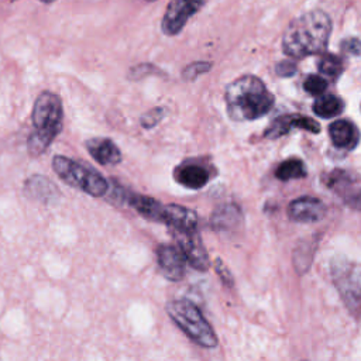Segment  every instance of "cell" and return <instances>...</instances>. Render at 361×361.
<instances>
[{"instance_id": "16", "label": "cell", "mask_w": 361, "mask_h": 361, "mask_svg": "<svg viewBox=\"0 0 361 361\" xmlns=\"http://www.w3.org/2000/svg\"><path fill=\"white\" fill-rule=\"evenodd\" d=\"M275 175L281 180L299 179L306 175V168L300 159L292 158V159H286V161L281 162L275 171Z\"/></svg>"}, {"instance_id": "22", "label": "cell", "mask_w": 361, "mask_h": 361, "mask_svg": "<svg viewBox=\"0 0 361 361\" xmlns=\"http://www.w3.org/2000/svg\"><path fill=\"white\" fill-rule=\"evenodd\" d=\"M296 71V66L295 63L289 62V61H283L281 63L276 65V72L281 75V76H290L293 75Z\"/></svg>"}, {"instance_id": "7", "label": "cell", "mask_w": 361, "mask_h": 361, "mask_svg": "<svg viewBox=\"0 0 361 361\" xmlns=\"http://www.w3.org/2000/svg\"><path fill=\"white\" fill-rule=\"evenodd\" d=\"M172 231L186 262L199 271H206L209 268V257L196 231Z\"/></svg>"}, {"instance_id": "8", "label": "cell", "mask_w": 361, "mask_h": 361, "mask_svg": "<svg viewBox=\"0 0 361 361\" xmlns=\"http://www.w3.org/2000/svg\"><path fill=\"white\" fill-rule=\"evenodd\" d=\"M158 265L165 278L171 281H179L185 275V257L180 252L179 247L173 245H161L157 250Z\"/></svg>"}, {"instance_id": "14", "label": "cell", "mask_w": 361, "mask_h": 361, "mask_svg": "<svg viewBox=\"0 0 361 361\" xmlns=\"http://www.w3.org/2000/svg\"><path fill=\"white\" fill-rule=\"evenodd\" d=\"M175 179L189 189H200L209 180V172L200 165L188 164L175 171Z\"/></svg>"}, {"instance_id": "12", "label": "cell", "mask_w": 361, "mask_h": 361, "mask_svg": "<svg viewBox=\"0 0 361 361\" xmlns=\"http://www.w3.org/2000/svg\"><path fill=\"white\" fill-rule=\"evenodd\" d=\"M24 192L28 197L41 200L42 203L54 202L59 196L58 188L48 178L41 175H34L28 178L24 185Z\"/></svg>"}, {"instance_id": "10", "label": "cell", "mask_w": 361, "mask_h": 361, "mask_svg": "<svg viewBox=\"0 0 361 361\" xmlns=\"http://www.w3.org/2000/svg\"><path fill=\"white\" fill-rule=\"evenodd\" d=\"M162 223H166L172 230L196 231L197 216L190 209H186L178 204H168V206H164Z\"/></svg>"}, {"instance_id": "1", "label": "cell", "mask_w": 361, "mask_h": 361, "mask_svg": "<svg viewBox=\"0 0 361 361\" xmlns=\"http://www.w3.org/2000/svg\"><path fill=\"white\" fill-rule=\"evenodd\" d=\"M331 32V21L324 11H307L286 27L282 37L283 52L293 58H303L326 49Z\"/></svg>"}, {"instance_id": "21", "label": "cell", "mask_w": 361, "mask_h": 361, "mask_svg": "<svg viewBox=\"0 0 361 361\" xmlns=\"http://www.w3.org/2000/svg\"><path fill=\"white\" fill-rule=\"evenodd\" d=\"M161 116H162V113H161V110H159V109H155V110L148 111V113H147V114H144V116H142V118H141V124H142V127L149 128V127L155 126V124L159 121Z\"/></svg>"}, {"instance_id": "15", "label": "cell", "mask_w": 361, "mask_h": 361, "mask_svg": "<svg viewBox=\"0 0 361 361\" xmlns=\"http://www.w3.org/2000/svg\"><path fill=\"white\" fill-rule=\"evenodd\" d=\"M343 107L344 104L341 99L333 94H324L316 99V102L313 103V111L323 118H330L340 114L343 111Z\"/></svg>"}, {"instance_id": "11", "label": "cell", "mask_w": 361, "mask_h": 361, "mask_svg": "<svg viewBox=\"0 0 361 361\" xmlns=\"http://www.w3.org/2000/svg\"><path fill=\"white\" fill-rule=\"evenodd\" d=\"M87 152L100 165H116L121 161L118 147L109 138H92L86 141Z\"/></svg>"}, {"instance_id": "3", "label": "cell", "mask_w": 361, "mask_h": 361, "mask_svg": "<svg viewBox=\"0 0 361 361\" xmlns=\"http://www.w3.org/2000/svg\"><path fill=\"white\" fill-rule=\"evenodd\" d=\"M32 131L27 140L31 157L42 155L62 128L63 109L61 97L52 92L39 93L32 107Z\"/></svg>"}, {"instance_id": "4", "label": "cell", "mask_w": 361, "mask_h": 361, "mask_svg": "<svg viewBox=\"0 0 361 361\" xmlns=\"http://www.w3.org/2000/svg\"><path fill=\"white\" fill-rule=\"evenodd\" d=\"M52 169L65 183L93 197L104 196L109 192V182L104 176L68 157L55 155Z\"/></svg>"}, {"instance_id": "2", "label": "cell", "mask_w": 361, "mask_h": 361, "mask_svg": "<svg viewBox=\"0 0 361 361\" xmlns=\"http://www.w3.org/2000/svg\"><path fill=\"white\" fill-rule=\"evenodd\" d=\"M226 104L231 118L248 121L265 116L274 106V96L258 78L245 75L227 86Z\"/></svg>"}, {"instance_id": "20", "label": "cell", "mask_w": 361, "mask_h": 361, "mask_svg": "<svg viewBox=\"0 0 361 361\" xmlns=\"http://www.w3.org/2000/svg\"><path fill=\"white\" fill-rule=\"evenodd\" d=\"M341 49L350 55H360L361 54V41L357 38L344 39L341 44Z\"/></svg>"}, {"instance_id": "17", "label": "cell", "mask_w": 361, "mask_h": 361, "mask_svg": "<svg viewBox=\"0 0 361 361\" xmlns=\"http://www.w3.org/2000/svg\"><path fill=\"white\" fill-rule=\"evenodd\" d=\"M319 71L330 78H337L343 71L341 59L336 55H324L319 61Z\"/></svg>"}, {"instance_id": "19", "label": "cell", "mask_w": 361, "mask_h": 361, "mask_svg": "<svg viewBox=\"0 0 361 361\" xmlns=\"http://www.w3.org/2000/svg\"><path fill=\"white\" fill-rule=\"evenodd\" d=\"M207 69H210V63H204V62H197V63H193L190 66H188L183 72V76L188 78V79H193L196 78L197 75L206 72Z\"/></svg>"}, {"instance_id": "24", "label": "cell", "mask_w": 361, "mask_h": 361, "mask_svg": "<svg viewBox=\"0 0 361 361\" xmlns=\"http://www.w3.org/2000/svg\"><path fill=\"white\" fill-rule=\"evenodd\" d=\"M147 1H154V0H147Z\"/></svg>"}, {"instance_id": "23", "label": "cell", "mask_w": 361, "mask_h": 361, "mask_svg": "<svg viewBox=\"0 0 361 361\" xmlns=\"http://www.w3.org/2000/svg\"><path fill=\"white\" fill-rule=\"evenodd\" d=\"M41 1H42V3H52L54 0H41Z\"/></svg>"}, {"instance_id": "6", "label": "cell", "mask_w": 361, "mask_h": 361, "mask_svg": "<svg viewBox=\"0 0 361 361\" xmlns=\"http://www.w3.org/2000/svg\"><path fill=\"white\" fill-rule=\"evenodd\" d=\"M204 3L206 0H171L162 17V31L166 35L178 34Z\"/></svg>"}, {"instance_id": "9", "label": "cell", "mask_w": 361, "mask_h": 361, "mask_svg": "<svg viewBox=\"0 0 361 361\" xmlns=\"http://www.w3.org/2000/svg\"><path fill=\"white\" fill-rule=\"evenodd\" d=\"M288 213L292 220L302 221V223H310L320 220L324 213L326 207L322 200L312 197V196H302L299 199H295L289 207Z\"/></svg>"}, {"instance_id": "18", "label": "cell", "mask_w": 361, "mask_h": 361, "mask_svg": "<svg viewBox=\"0 0 361 361\" xmlns=\"http://www.w3.org/2000/svg\"><path fill=\"white\" fill-rule=\"evenodd\" d=\"M303 87L307 93H310L313 96H317V94H322L326 90L327 82H326V79H323L319 75H310V76L306 78V80L303 83Z\"/></svg>"}, {"instance_id": "13", "label": "cell", "mask_w": 361, "mask_h": 361, "mask_svg": "<svg viewBox=\"0 0 361 361\" xmlns=\"http://www.w3.org/2000/svg\"><path fill=\"white\" fill-rule=\"evenodd\" d=\"M329 134L337 148H353L358 141L357 128L347 120H337L330 124Z\"/></svg>"}, {"instance_id": "5", "label": "cell", "mask_w": 361, "mask_h": 361, "mask_svg": "<svg viewBox=\"0 0 361 361\" xmlns=\"http://www.w3.org/2000/svg\"><path fill=\"white\" fill-rule=\"evenodd\" d=\"M169 317L185 331L190 340L202 347H214L217 344L216 334L206 322L200 310L188 300H172L166 306Z\"/></svg>"}]
</instances>
